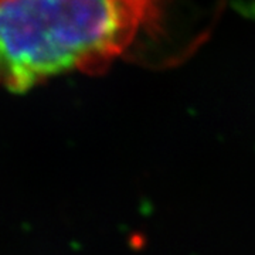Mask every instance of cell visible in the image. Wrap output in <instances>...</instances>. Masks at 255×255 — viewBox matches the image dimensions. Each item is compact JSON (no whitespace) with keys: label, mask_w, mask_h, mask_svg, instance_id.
<instances>
[{"label":"cell","mask_w":255,"mask_h":255,"mask_svg":"<svg viewBox=\"0 0 255 255\" xmlns=\"http://www.w3.org/2000/svg\"><path fill=\"white\" fill-rule=\"evenodd\" d=\"M214 0H0V85L28 91L118 60L166 65L200 46Z\"/></svg>","instance_id":"obj_1"}]
</instances>
